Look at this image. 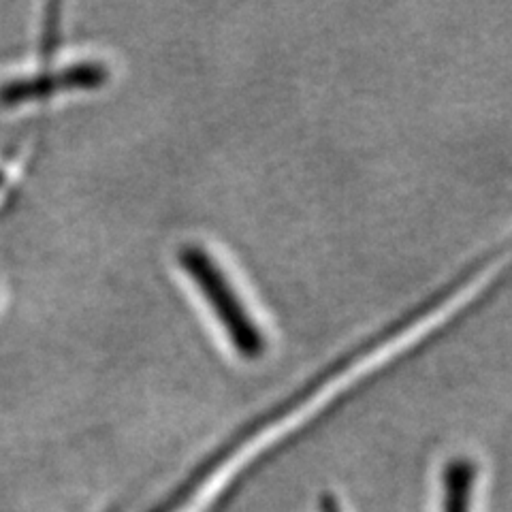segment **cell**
Instances as JSON below:
<instances>
[{
	"label": "cell",
	"mask_w": 512,
	"mask_h": 512,
	"mask_svg": "<svg viewBox=\"0 0 512 512\" xmlns=\"http://www.w3.org/2000/svg\"><path fill=\"white\" fill-rule=\"evenodd\" d=\"M0 182H3V175H0Z\"/></svg>",
	"instance_id": "277c9868"
},
{
	"label": "cell",
	"mask_w": 512,
	"mask_h": 512,
	"mask_svg": "<svg viewBox=\"0 0 512 512\" xmlns=\"http://www.w3.org/2000/svg\"><path fill=\"white\" fill-rule=\"evenodd\" d=\"M180 265L201 288L203 297L210 301L235 350L248 359L261 357L265 352L263 333L248 314L244 301L237 297L229 278L212 259V254L199 246H184L180 248Z\"/></svg>",
	"instance_id": "6da1fadb"
},
{
	"label": "cell",
	"mask_w": 512,
	"mask_h": 512,
	"mask_svg": "<svg viewBox=\"0 0 512 512\" xmlns=\"http://www.w3.org/2000/svg\"><path fill=\"white\" fill-rule=\"evenodd\" d=\"M107 69L99 62H79L58 73H43L35 77H22L7 82L0 88V103L18 105L28 99H39V96L54 94L58 90L69 88H94L105 82Z\"/></svg>",
	"instance_id": "7a4b0ae2"
},
{
	"label": "cell",
	"mask_w": 512,
	"mask_h": 512,
	"mask_svg": "<svg viewBox=\"0 0 512 512\" xmlns=\"http://www.w3.org/2000/svg\"><path fill=\"white\" fill-rule=\"evenodd\" d=\"M316 512H346V508L338 498H335L333 493H323L318 498Z\"/></svg>",
	"instance_id": "3957f363"
}]
</instances>
